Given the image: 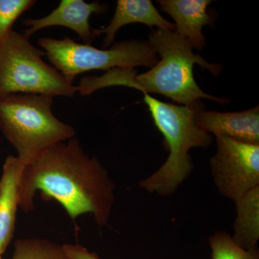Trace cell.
<instances>
[{
	"instance_id": "cell-18",
	"label": "cell",
	"mask_w": 259,
	"mask_h": 259,
	"mask_svg": "<svg viewBox=\"0 0 259 259\" xmlns=\"http://www.w3.org/2000/svg\"><path fill=\"white\" fill-rule=\"evenodd\" d=\"M63 248L66 259H101L96 253L79 244L66 243L63 245Z\"/></svg>"
},
{
	"instance_id": "cell-4",
	"label": "cell",
	"mask_w": 259,
	"mask_h": 259,
	"mask_svg": "<svg viewBox=\"0 0 259 259\" xmlns=\"http://www.w3.org/2000/svg\"><path fill=\"white\" fill-rule=\"evenodd\" d=\"M53 98L14 94L0 100V131L16 150L23 166L53 145L76 135L74 127L53 114Z\"/></svg>"
},
{
	"instance_id": "cell-11",
	"label": "cell",
	"mask_w": 259,
	"mask_h": 259,
	"mask_svg": "<svg viewBox=\"0 0 259 259\" xmlns=\"http://www.w3.org/2000/svg\"><path fill=\"white\" fill-rule=\"evenodd\" d=\"M131 23H143L159 30L175 31V24L168 21L159 14L150 0H118L115 14L107 28L93 29L95 36L105 34L104 47L111 45L119 29Z\"/></svg>"
},
{
	"instance_id": "cell-5",
	"label": "cell",
	"mask_w": 259,
	"mask_h": 259,
	"mask_svg": "<svg viewBox=\"0 0 259 259\" xmlns=\"http://www.w3.org/2000/svg\"><path fill=\"white\" fill-rule=\"evenodd\" d=\"M45 52L14 30L0 42V100L14 94L73 97L77 87L44 62Z\"/></svg>"
},
{
	"instance_id": "cell-7",
	"label": "cell",
	"mask_w": 259,
	"mask_h": 259,
	"mask_svg": "<svg viewBox=\"0 0 259 259\" xmlns=\"http://www.w3.org/2000/svg\"><path fill=\"white\" fill-rule=\"evenodd\" d=\"M217 151L209 160L220 193L233 202L259 186V145L215 136Z\"/></svg>"
},
{
	"instance_id": "cell-16",
	"label": "cell",
	"mask_w": 259,
	"mask_h": 259,
	"mask_svg": "<svg viewBox=\"0 0 259 259\" xmlns=\"http://www.w3.org/2000/svg\"><path fill=\"white\" fill-rule=\"evenodd\" d=\"M209 244L212 259H259L258 248L243 249L224 231L215 232L209 237Z\"/></svg>"
},
{
	"instance_id": "cell-14",
	"label": "cell",
	"mask_w": 259,
	"mask_h": 259,
	"mask_svg": "<svg viewBox=\"0 0 259 259\" xmlns=\"http://www.w3.org/2000/svg\"><path fill=\"white\" fill-rule=\"evenodd\" d=\"M12 259H66L62 245L41 238H23L15 242Z\"/></svg>"
},
{
	"instance_id": "cell-2",
	"label": "cell",
	"mask_w": 259,
	"mask_h": 259,
	"mask_svg": "<svg viewBox=\"0 0 259 259\" xmlns=\"http://www.w3.org/2000/svg\"><path fill=\"white\" fill-rule=\"evenodd\" d=\"M155 125L164 138L169 156L163 166L151 177L139 182L142 189L161 196L175 194L194 169L189 151L192 148H207L212 144L211 134L199 128L195 111L200 102L187 107L163 102L144 93Z\"/></svg>"
},
{
	"instance_id": "cell-15",
	"label": "cell",
	"mask_w": 259,
	"mask_h": 259,
	"mask_svg": "<svg viewBox=\"0 0 259 259\" xmlns=\"http://www.w3.org/2000/svg\"><path fill=\"white\" fill-rule=\"evenodd\" d=\"M136 72L134 69H114L102 76L83 77L80 80L77 90L80 95L86 96L100 89L115 85L135 88Z\"/></svg>"
},
{
	"instance_id": "cell-9",
	"label": "cell",
	"mask_w": 259,
	"mask_h": 259,
	"mask_svg": "<svg viewBox=\"0 0 259 259\" xmlns=\"http://www.w3.org/2000/svg\"><path fill=\"white\" fill-rule=\"evenodd\" d=\"M200 104L195 111V121L199 128L215 136L259 145L258 106L241 112H220L206 111Z\"/></svg>"
},
{
	"instance_id": "cell-12",
	"label": "cell",
	"mask_w": 259,
	"mask_h": 259,
	"mask_svg": "<svg viewBox=\"0 0 259 259\" xmlns=\"http://www.w3.org/2000/svg\"><path fill=\"white\" fill-rule=\"evenodd\" d=\"M23 166L17 156L5 160L0 179V255L14 237L19 207V180Z\"/></svg>"
},
{
	"instance_id": "cell-17",
	"label": "cell",
	"mask_w": 259,
	"mask_h": 259,
	"mask_svg": "<svg viewBox=\"0 0 259 259\" xmlns=\"http://www.w3.org/2000/svg\"><path fill=\"white\" fill-rule=\"evenodd\" d=\"M35 3L34 0H0V42L13 30L15 20Z\"/></svg>"
},
{
	"instance_id": "cell-10",
	"label": "cell",
	"mask_w": 259,
	"mask_h": 259,
	"mask_svg": "<svg viewBox=\"0 0 259 259\" xmlns=\"http://www.w3.org/2000/svg\"><path fill=\"white\" fill-rule=\"evenodd\" d=\"M162 11L175 21V32L184 37L193 49L202 51L205 46V37L202 32L204 25L212 23L207 13L209 0H159Z\"/></svg>"
},
{
	"instance_id": "cell-1",
	"label": "cell",
	"mask_w": 259,
	"mask_h": 259,
	"mask_svg": "<svg viewBox=\"0 0 259 259\" xmlns=\"http://www.w3.org/2000/svg\"><path fill=\"white\" fill-rule=\"evenodd\" d=\"M38 191L42 198L59 202L73 221L88 213L100 227L107 224L115 201V185L107 170L75 138L53 145L23 167L19 207L32 211Z\"/></svg>"
},
{
	"instance_id": "cell-8",
	"label": "cell",
	"mask_w": 259,
	"mask_h": 259,
	"mask_svg": "<svg viewBox=\"0 0 259 259\" xmlns=\"http://www.w3.org/2000/svg\"><path fill=\"white\" fill-rule=\"evenodd\" d=\"M106 5L98 2L88 3L83 0H62L59 6L47 16L39 19H25L23 23L28 27L25 30L26 36L52 26L66 27L76 32L86 44H90L95 39L93 29L90 24L92 14L105 13Z\"/></svg>"
},
{
	"instance_id": "cell-3",
	"label": "cell",
	"mask_w": 259,
	"mask_h": 259,
	"mask_svg": "<svg viewBox=\"0 0 259 259\" xmlns=\"http://www.w3.org/2000/svg\"><path fill=\"white\" fill-rule=\"evenodd\" d=\"M156 54L161 56L149 71L135 76V89L143 93L164 95L184 106H194L200 99H209L225 103L227 100L209 95L199 88L194 77V64L209 69L214 75L221 72V66L211 64L176 32L171 30H153L149 41Z\"/></svg>"
},
{
	"instance_id": "cell-19",
	"label": "cell",
	"mask_w": 259,
	"mask_h": 259,
	"mask_svg": "<svg viewBox=\"0 0 259 259\" xmlns=\"http://www.w3.org/2000/svg\"><path fill=\"white\" fill-rule=\"evenodd\" d=\"M0 259H3V258H2V255H0Z\"/></svg>"
},
{
	"instance_id": "cell-13",
	"label": "cell",
	"mask_w": 259,
	"mask_h": 259,
	"mask_svg": "<svg viewBox=\"0 0 259 259\" xmlns=\"http://www.w3.org/2000/svg\"><path fill=\"white\" fill-rule=\"evenodd\" d=\"M237 216L233 224V241L245 250L258 248L259 240V186L235 202Z\"/></svg>"
},
{
	"instance_id": "cell-6",
	"label": "cell",
	"mask_w": 259,
	"mask_h": 259,
	"mask_svg": "<svg viewBox=\"0 0 259 259\" xmlns=\"http://www.w3.org/2000/svg\"><path fill=\"white\" fill-rule=\"evenodd\" d=\"M38 44L54 68L71 84L76 76L92 70L152 68L158 62L156 51L149 42L143 40L116 42L110 49L79 44L69 37L61 40L42 37Z\"/></svg>"
}]
</instances>
